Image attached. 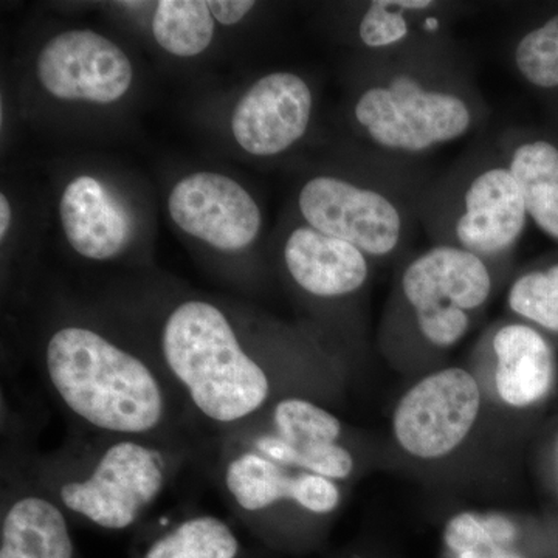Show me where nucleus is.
Here are the masks:
<instances>
[{
  "instance_id": "21",
  "label": "nucleus",
  "mask_w": 558,
  "mask_h": 558,
  "mask_svg": "<svg viewBox=\"0 0 558 558\" xmlns=\"http://www.w3.org/2000/svg\"><path fill=\"white\" fill-rule=\"evenodd\" d=\"M442 542L450 558H529L519 526L499 513H458L447 521Z\"/></svg>"
},
{
  "instance_id": "6",
  "label": "nucleus",
  "mask_w": 558,
  "mask_h": 558,
  "mask_svg": "<svg viewBox=\"0 0 558 558\" xmlns=\"http://www.w3.org/2000/svg\"><path fill=\"white\" fill-rule=\"evenodd\" d=\"M418 194V193H417ZM417 196L380 178L376 185L317 175L300 191L301 216L312 229L357 247L371 259L399 255L417 220Z\"/></svg>"
},
{
  "instance_id": "23",
  "label": "nucleus",
  "mask_w": 558,
  "mask_h": 558,
  "mask_svg": "<svg viewBox=\"0 0 558 558\" xmlns=\"http://www.w3.org/2000/svg\"><path fill=\"white\" fill-rule=\"evenodd\" d=\"M508 307L521 322L558 336V264L523 271L508 290Z\"/></svg>"
},
{
  "instance_id": "10",
  "label": "nucleus",
  "mask_w": 558,
  "mask_h": 558,
  "mask_svg": "<svg viewBox=\"0 0 558 558\" xmlns=\"http://www.w3.org/2000/svg\"><path fill=\"white\" fill-rule=\"evenodd\" d=\"M40 83L60 100L108 105L132 83L130 58L112 40L90 31H70L49 40L38 60Z\"/></svg>"
},
{
  "instance_id": "9",
  "label": "nucleus",
  "mask_w": 558,
  "mask_h": 558,
  "mask_svg": "<svg viewBox=\"0 0 558 558\" xmlns=\"http://www.w3.org/2000/svg\"><path fill=\"white\" fill-rule=\"evenodd\" d=\"M341 435L343 425L336 414L307 399L286 398L275 405L269 432L256 433L247 449L337 483L348 480L355 468L351 451L340 444Z\"/></svg>"
},
{
  "instance_id": "18",
  "label": "nucleus",
  "mask_w": 558,
  "mask_h": 558,
  "mask_svg": "<svg viewBox=\"0 0 558 558\" xmlns=\"http://www.w3.org/2000/svg\"><path fill=\"white\" fill-rule=\"evenodd\" d=\"M497 146L519 182L529 219L558 241V146L545 138L508 134Z\"/></svg>"
},
{
  "instance_id": "22",
  "label": "nucleus",
  "mask_w": 558,
  "mask_h": 558,
  "mask_svg": "<svg viewBox=\"0 0 558 558\" xmlns=\"http://www.w3.org/2000/svg\"><path fill=\"white\" fill-rule=\"evenodd\" d=\"M154 38L175 57L202 53L215 35V17L201 0H161L153 21Z\"/></svg>"
},
{
  "instance_id": "16",
  "label": "nucleus",
  "mask_w": 558,
  "mask_h": 558,
  "mask_svg": "<svg viewBox=\"0 0 558 558\" xmlns=\"http://www.w3.org/2000/svg\"><path fill=\"white\" fill-rule=\"evenodd\" d=\"M60 215L69 244L84 258H116L130 244L132 222L126 208L89 175L69 183Z\"/></svg>"
},
{
  "instance_id": "1",
  "label": "nucleus",
  "mask_w": 558,
  "mask_h": 558,
  "mask_svg": "<svg viewBox=\"0 0 558 558\" xmlns=\"http://www.w3.org/2000/svg\"><path fill=\"white\" fill-rule=\"evenodd\" d=\"M376 57L352 117L379 156L417 159L478 130L486 105L446 38Z\"/></svg>"
},
{
  "instance_id": "8",
  "label": "nucleus",
  "mask_w": 558,
  "mask_h": 558,
  "mask_svg": "<svg viewBox=\"0 0 558 558\" xmlns=\"http://www.w3.org/2000/svg\"><path fill=\"white\" fill-rule=\"evenodd\" d=\"M483 395L469 369L450 366L427 374L400 398L392 433L400 449L422 461L446 458L475 427Z\"/></svg>"
},
{
  "instance_id": "15",
  "label": "nucleus",
  "mask_w": 558,
  "mask_h": 558,
  "mask_svg": "<svg viewBox=\"0 0 558 558\" xmlns=\"http://www.w3.org/2000/svg\"><path fill=\"white\" fill-rule=\"evenodd\" d=\"M371 258L357 247L312 227L301 226L284 244V263L293 282L323 300L344 299L365 288Z\"/></svg>"
},
{
  "instance_id": "17",
  "label": "nucleus",
  "mask_w": 558,
  "mask_h": 558,
  "mask_svg": "<svg viewBox=\"0 0 558 558\" xmlns=\"http://www.w3.org/2000/svg\"><path fill=\"white\" fill-rule=\"evenodd\" d=\"M0 558H78L65 510L46 495L11 499L0 520Z\"/></svg>"
},
{
  "instance_id": "12",
  "label": "nucleus",
  "mask_w": 558,
  "mask_h": 558,
  "mask_svg": "<svg viewBox=\"0 0 558 558\" xmlns=\"http://www.w3.org/2000/svg\"><path fill=\"white\" fill-rule=\"evenodd\" d=\"M312 108L306 81L292 72H274L245 92L231 117V131L252 156H278L304 137Z\"/></svg>"
},
{
  "instance_id": "11",
  "label": "nucleus",
  "mask_w": 558,
  "mask_h": 558,
  "mask_svg": "<svg viewBox=\"0 0 558 558\" xmlns=\"http://www.w3.org/2000/svg\"><path fill=\"white\" fill-rule=\"evenodd\" d=\"M168 209L185 233L226 252L248 247L263 222L247 191L215 172H196L180 180L171 191Z\"/></svg>"
},
{
  "instance_id": "5",
  "label": "nucleus",
  "mask_w": 558,
  "mask_h": 558,
  "mask_svg": "<svg viewBox=\"0 0 558 558\" xmlns=\"http://www.w3.org/2000/svg\"><path fill=\"white\" fill-rule=\"evenodd\" d=\"M494 267L473 253L446 244L429 245L407 260L396 293L418 339L438 351L461 343L475 315L490 300Z\"/></svg>"
},
{
  "instance_id": "4",
  "label": "nucleus",
  "mask_w": 558,
  "mask_h": 558,
  "mask_svg": "<svg viewBox=\"0 0 558 558\" xmlns=\"http://www.w3.org/2000/svg\"><path fill=\"white\" fill-rule=\"evenodd\" d=\"M417 220L433 244L465 250L501 266L527 226V209L515 175L498 146L459 161L417 194Z\"/></svg>"
},
{
  "instance_id": "19",
  "label": "nucleus",
  "mask_w": 558,
  "mask_h": 558,
  "mask_svg": "<svg viewBox=\"0 0 558 558\" xmlns=\"http://www.w3.org/2000/svg\"><path fill=\"white\" fill-rule=\"evenodd\" d=\"M442 7L433 0H374L360 17L359 40L374 54H384L444 38Z\"/></svg>"
},
{
  "instance_id": "2",
  "label": "nucleus",
  "mask_w": 558,
  "mask_h": 558,
  "mask_svg": "<svg viewBox=\"0 0 558 558\" xmlns=\"http://www.w3.org/2000/svg\"><path fill=\"white\" fill-rule=\"evenodd\" d=\"M46 371L62 405L92 428L140 439L167 421V392L156 373L95 330H57Z\"/></svg>"
},
{
  "instance_id": "14",
  "label": "nucleus",
  "mask_w": 558,
  "mask_h": 558,
  "mask_svg": "<svg viewBox=\"0 0 558 558\" xmlns=\"http://www.w3.org/2000/svg\"><path fill=\"white\" fill-rule=\"evenodd\" d=\"M495 391L510 409L538 405L556 387L557 355L548 337L515 319L499 325L492 332Z\"/></svg>"
},
{
  "instance_id": "25",
  "label": "nucleus",
  "mask_w": 558,
  "mask_h": 558,
  "mask_svg": "<svg viewBox=\"0 0 558 558\" xmlns=\"http://www.w3.org/2000/svg\"><path fill=\"white\" fill-rule=\"evenodd\" d=\"M213 17L223 25H234L247 16L255 2L252 0H209L207 2Z\"/></svg>"
},
{
  "instance_id": "26",
  "label": "nucleus",
  "mask_w": 558,
  "mask_h": 558,
  "mask_svg": "<svg viewBox=\"0 0 558 558\" xmlns=\"http://www.w3.org/2000/svg\"><path fill=\"white\" fill-rule=\"evenodd\" d=\"M11 222V207L5 194L0 196V238H5L9 233Z\"/></svg>"
},
{
  "instance_id": "13",
  "label": "nucleus",
  "mask_w": 558,
  "mask_h": 558,
  "mask_svg": "<svg viewBox=\"0 0 558 558\" xmlns=\"http://www.w3.org/2000/svg\"><path fill=\"white\" fill-rule=\"evenodd\" d=\"M223 483L245 513H260L282 501L295 502L314 515H329L340 506L336 481L286 468L248 449L227 461Z\"/></svg>"
},
{
  "instance_id": "24",
  "label": "nucleus",
  "mask_w": 558,
  "mask_h": 558,
  "mask_svg": "<svg viewBox=\"0 0 558 558\" xmlns=\"http://www.w3.org/2000/svg\"><path fill=\"white\" fill-rule=\"evenodd\" d=\"M513 64L531 86L558 87V14L521 36L513 49Z\"/></svg>"
},
{
  "instance_id": "7",
  "label": "nucleus",
  "mask_w": 558,
  "mask_h": 558,
  "mask_svg": "<svg viewBox=\"0 0 558 558\" xmlns=\"http://www.w3.org/2000/svg\"><path fill=\"white\" fill-rule=\"evenodd\" d=\"M167 481V459L159 449L137 438H120L84 475L62 481L58 505L94 526L126 531L159 498Z\"/></svg>"
},
{
  "instance_id": "3",
  "label": "nucleus",
  "mask_w": 558,
  "mask_h": 558,
  "mask_svg": "<svg viewBox=\"0 0 558 558\" xmlns=\"http://www.w3.org/2000/svg\"><path fill=\"white\" fill-rule=\"evenodd\" d=\"M161 349L194 409L215 424L245 421L270 398L266 369L241 347L226 315L207 301H186L172 311Z\"/></svg>"
},
{
  "instance_id": "20",
  "label": "nucleus",
  "mask_w": 558,
  "mask_h": 558,
  "mask_svg": "<svg viewBox=\"0 0 558 558\" xmlns=\"http://www.w3.org/2000/svg\"><path fill=\"white\" fill-rule=\"evenodd\" d=\"M135 558H244V546L226 521L196 515L154 535Z\"/></svg>"
}]
</instances>
